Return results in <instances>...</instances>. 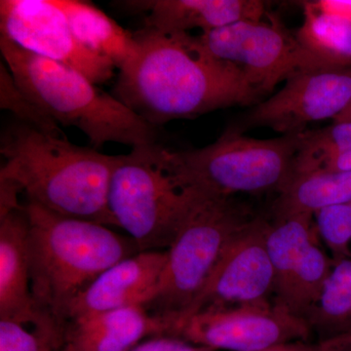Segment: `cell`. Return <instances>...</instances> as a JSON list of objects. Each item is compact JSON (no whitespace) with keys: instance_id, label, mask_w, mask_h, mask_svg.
<instances>
[{"instance_id":"8992f818","label":"cell","mask_w":351,"mask_h":351,"mask_svg":"<svg viewBox=\"0 0 351 351\" xmlns=\"http://www.w3.org/2000/svg\"><path fill=\"white\" fill-rule=\"evenodd\" d=\"M300 133L276 138H254L228 130L199 149L172 152L178 179L188 189L212 197L278 193L294 176Z\"/></svg>"},{"instance_id":"ffe728a7","label":"cell","mask_w":351,"mask_h":351,"mask_svg":"<svg viewBox=\"0 0 351 351\" xmlns=\"http://www.w3.org/2000/svg\"><path fill=\"white\" fill-rule=\"evenodd\" d=\"M304 23L295 38L314 56L332 68L351 66V22L321 12L304 2Z\"/></svg>"},{"instance_id":"6da1fadb","label":"cell","mask_w":351,"mask_h":351,"mask_svg":"<svg viewBox=\"0 0 351 351\" xmlns=\"http://www.w3.org/2000/svg\"><path fill=\"white\" fill-rule=\"evenodd\" d=\"M138 52L120 69L114 96L152 126L193 119L262 96L232 64L217 59L189 34L144 29Z\"/></svg>"},{"instance_id":"e0dca14e","label":"cell","mask_w":351,"mask_h":351,"mask_svg":"<svg viewBox=\"0 0 351 351\" xmlns=\"http://www.w3.org/2000/svg\"><path fill=\"white\" fill-rule=\"evenodd\" d=\"M68 18L76 40L97 56L122 69L138 52L135 34L120 27L93 4L78 0H56Z\"/></svg>"},{"instance_id":"d4e9b609","label":"cell","mask_w":351,"mask_h":351,"mask_svg":"<svg viewBox=\"0 0 351 351\" xmlns=\"http://www.w3.org/2000/svg\"><path fill=\"white\" fill-rule=\"evenodd\" d=\"M351 343V332L317 341H295L257 351H339Z\"/></svg>"},{"instance_id":"cb8c5ba5","label":"cell","mask_w":351,"mask_h":351,"mask_svg":"<svg viewBox=\"0 0 351 351\" xmlns=\"http://www.w3.org/2000/svg\"><path fill=\"white\" fill-rule=\"evenodd\" d=\"M313 218L318 237L331 252L332 260H343L351 240V202L325 208Z\"/></svg>"},{"instance_id":"7402d4cb","label":"cell","mask_w":351,"mask_h":351,"mask_svg":"<svg viewBox=\"0 0 351 351\" xmlns=\"http://www.w3.org/2000/svg\"><path fill=\"white\" fill-rule=\"evenodd\" d=\"M351 147V122H335L320 130L300 133L294 176L309 173L337 152Z\"/></svg>"},{"instance_id":"83f0119b","label":"cell","mask_w":351,"mask_h":351,"mask_svg":"<svg viewBox=\"0 0 351 351\" xmlns=\"http://www.w3.org/2000/svg\"><path fill=\"white\" fill-rule=\"evenodd\" d=\"M313 3L321 12L351 22V0H318Z\"/></svg>"},{"instance_id":"2e32d148","label":"cell","mask_w":351,"mask_h":351,"mask_svg":"<svg viewBox=\"0 0 351 351\" xmlns=\"http://www.w3.org/2000/svg\"><path fill=\"white\" fill-rule=\"evenodd\" d=\"M162 335V321L145 307H126L66 323L63 351H131Z\"/></svg>"},{"instance_id":"44dd1931","label":"cell","mask_w":351,"mask_h":351,"mask_svg":"<svg viewBox=\"0 0 351 351\" xmlns=\"http://www.w3.org/2000/svg\"><path fill=\"white\" fill-rule=\"evenodd\" d=\"M66 324L51 316L34 323L0 319V351H63Z\"/></svg>"},{"instance_id":"ba28073f","label":"cell","mask_w":351,"mask_h":351,"mask_svg":"<svg viewBox=\"0 0 351 351\" xmlns=\"http://www.w3.org/2000/svg\"><path fill=\"white\" fill-rule=\"evenodd\" d=\"M242 21L197 36L217 59L232 64L265 95L302 71L332 68L314 56L278 20Z\"/></svg>"},{"instance_id":"277c9868","label":"cell","mask_w":351,"mask_h":351,"mask_svg":"<svg viewBox=\"0 0 351 351\" xmlns=\"http://www.w3.org/2000/svg\"><path fill=\"white\" fill-rule=\"evenodd\" d=\"M4 64L18 86L57 124L82 132L95 149L154 143V127L77 69L39 57L0 36Z\"/></svg>"},{"instance_id":"5bb4252c","label":"cell","mask_w":351,"mask_h":351,"mask_svg":"<svg viewBox=\"0 0 351 351\" xmlns=\"http://www.w3.org/2000/svg\"><path fill=\"white\" fill-rule=\"evenodd\" d=\"M48 314L32 291L29 219L25 205L0 214V319L38 322Z\"/></svg>"},{"instance_id":"7c38bea8","label":"cell","mask_w":351,"mask_h":351,"mask_svg":"<svg viewBox=\"0 0 351 351\" xmlns=\"http://www.w3.org/2000/svg\"><path fill=\"white\" fill-rule=\"evenodd\" d=\"M351 101V71L327 68L302 71L244 117V127H269L283 135L299 134L320 120H334Z\"/></svg>"},{"instance_id":"f546056e","label":"cell","mask_w":351,"mask_h":351,"mask_svg":"<svg viewBox=\"0 0 351 351\" xmlns=\"http://www.w3.org/2000/svg\"><path fill=\"white\" fill-rule=\"evenodd\" d=\"M339 351H351V343H350V345L346 346V348H343V350Z\"/></svg>"},{"instance_id":"ac0fdd59","label":"cell","mask_w":351,"mask_h":351,"mask_svg":"<svg viewBox=\"0 0 351 351\" xmlns=\"http://www.w3.org/2000/svg\"><path fill=\"white\" fill-rule=\"evenodd\" d=\"M351 202V171L293 176L274 203L276 219L315 214L325 208Z\"/></svg>"},{"instance_id":"4fadbf2b","label":"cell","mask_w":351,"mask_h":351,"mask_svg":"<svg viewBox=\"0 0 351 351\" xmlns=\"http://www.w3.org/2000/svg\"><path fill=\"white\" fill-rule=\"evenodd\" d=\"M167 258L165 251H140L115 263L73 300L64 322L132 306H143L154 294Z\"/></svg>"},{"instance_id":"603a6c76","label":"cell","mask_w":351,"mask_h":351,"mask_svg":"<svg viewBox=\"0 0 351 351\" xmlns=\"http://www.w3.org/2000/svg\"><path fill=\"white\" fill-rule=\"evenodd\" d=\"M0 107L10 110L19 119L21 123L34 127L48 134L64 136L59 124L51 119L18 86L6 64L0 66Z\"/></svg>"},{"instance_id":"9a60e30c","label":"cell","mask_w":351,"mask_h":351,"mask_svg":"<svg viewBox=\"0 0 351 351\" xmlns=\"http://www.w3.org/2000/svg\"><path fill=\"white\" fill-rule=\"evenodd\" d=\"M128 5L147 12L145 29L165 34L211 32L242 21L263 20L265 14L258 0H149Z\"/></svg>"},{"instance_id":"3957f363","label":"cell","mask_w":351,"mask_h":351,"mask_svg":"<svg viewBox=\"0 0 351 351\" xmlns=\"http://www.w3.org/2000/svg\"><path fill=\"white\" fill-rule=\"evenodd\" d=\"M32 291L43 313L64 323L71 302L113 265L140 252L110 226L53 213L29 202Z\"/></svg>"},{"instance_id":"484cf974","label":"cell","mask_w":351,"mask_h":351,"mask_svg":"<svg viewBox=\"0 0 351 351\" xmlns=\"http://www.w3.org/2000/svg\"><path fill=\"white\" fill-rule=\"evenodd\" d=\"M131 351H216L196 346L170 336H156L145 339Z\"/></svg>"},{"instance_id":"9c48e42d","label":"cell","mask_w":351,"mask_h":351,"mask_svg":"<svg viewBox=\"0 0 351 351\" xmlns=\"http://www.w3.org/2000/svg\"><path fill=\"white\" fill-rule=\"evenodd\" d=\"M162 321V336L216 351H257L280 343L311 341L301 317L276 302L267 306L211 309L178 314Z\"/></svg>"},{"instance_id":"f1b7e54d","label":"cell","mask_w":351,"mask_h":351,"mask_svg":"<svg viewBox=\"0 0 351 351\" xmlns=\"http://www.w3.org/2000/svg\"><path fill=\"white\" fill-rule=\"evenodd\" d=\"M335 122H351V101L350 105L346 108L341 114H339L336 119H334Z\"/></svg>"},{"instance_id":"7a4b0ae2","label":"cell","mask_w":351,"mask_h":351,"mask_svg":"<svg viewBox=\"0 0 351 351\" xmlns=\"http://www.w3.org/2000/svg\"><path fill=\"white\" fill-rule=\"evenodd\" d=\"M0 152L6 160L0 178L15 182L29 202L61 216L117 226L108 195L119 156L78 147L64 136L23 123L5 132Z\"/></svg>"},{"instance_id":"d6986e66","label":"cell","mask_w":351,"mask_h":351,"mask_svg":"<svg viewBox=\"0 0 351 351\" xmlns=\"http://www.w3.org/2000/svg\"><path fill=\"white\" fill-rule=\"evenodd\" d=\"M318 339L351 332V260L334 261L319 297L304 318Z\"/></svg>"},{"instance_id":"5b68a950","label":"cell","mask_w":351,"mask_h":351,"mask_svg":"<svg viewBox=\"0 0 351 351\" xmlns=\"http://www.w3.org/2000/svg\"><path fill=\"white\" fill-rule=\"evenodd\" d=\"M198 195L178 179L169 149L152 143L119 156L108 205L115 226L128 233L138 250L165 251Z\"/></svg>"},{"instance_id":"8fae6325","label":"cell","mask_w":351,"mask_h":351,"mask_svg":"<svg viewBox=\"0 0 351 351\" xmlns=\"http://www.w3.org/2000/svg\"><path fill=\"white\" fill-rule=\"evenodd\" d=\"M0 31L22 49L77 69L96 84L117 69L80 45L56 0H1Z\"/></svg>"},{"instance_id":"52a82bcc","label":"cell","mask_w":351,"mask_h":351,"mask_svg":"<svg viewBox=\"0 0 351 351\" xmlns=\"http://www.w3.org/2000/svg\"><path fill=\"white\" fill-rule=\"evenodd\" d=\"M255 217L232 198L199 193L167 250L162 274L145 311L157 318L186 313L230 240Z\"/></svg>"},{"instance_id":"4316f807","label":"cell","mask_w":351,"mask_h":351,"mask_svg":"<svg viewBox=\"0 0 351 351\" xmlns=\"http://www.w3.org/2000/svg\"><path fill=\"white\" fill-rule=\"evenodd\" d=\"M316 171H322V172H345V171H351V147L337 152L334 156L328 157L324 161H322L317 166ZM311 173V172H309Z\"/></svg>"},{"instance_id":"30bf717a","label":"cell","mask_w":351,"mask_h":351,"mask_svg":"<svg viewBox=\"0 0 351 351\" xmlns=\"http://www.w3.org/2000/svg\"><path fill=\"white\" fill-rule=\"evenodd\" d=\"M269 226V221L255 217L230 240L206 285L182 313L274 302V269L267 246Z\"/></svg>"}]
</instances>
